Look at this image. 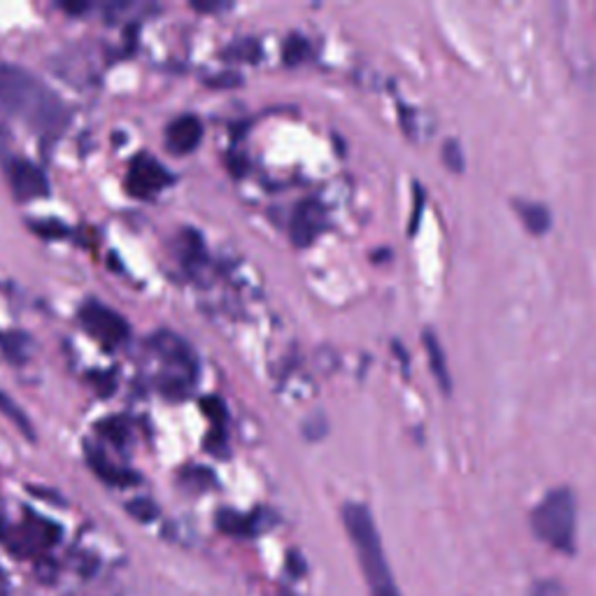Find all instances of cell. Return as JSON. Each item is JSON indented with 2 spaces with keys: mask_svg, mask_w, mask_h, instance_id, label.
Here are the masks:
<instances>
[{
  "mask_svg": "<svg viewBox=\"0 0 596 596\" xmlns=\"http://www.w3.org/2000/svg\"><path fill=\"white\" fill-rule=\"evenodd\" d=\"M0 108L42 136H59L68 123V108L61 98L17 66L0 68Z\"/></svg>",
  "mask_w": 596,
  "mask_h": 596,
  "instance_id": "6da1fadb",
  "label": "cell"
},
{
  "mask_svg": "<svg viewBox=\"0 0 596 596\" xmlns=\"http://www.w3.org/2000/svg\"><path fill=\"white\" fill-rule=\"evenodd\" d=\"M342 525L355 545L361 574L368 585L370 596H401L389 570V562L383 548V540L370 510L361 504L342 506Z\"/></svg>",
  "mask_w": 596,
  "mask_h": 596,
  "instance_id": "7a4b0ae2",
  "label": "cell"
},
{
  "mask_svg": "<svg viewBox=\"0 0 596 596\" xmlns=\"http://www.w3.org/2000/svg\"><path fill=\"white\" fill-rule=\"evenodd\" d=\"M576 496L566 487L550 491L532 513L534 534L566 555L576 550Z\"/></svg>",
  "mask_w": 596,
  "mask_h": 596,
  "instance_id": "3957f363",
  "label": "cell"
},
{
  "mask_svg": "<svg viewBox=\"0 0 596 596\" xmlns=\"http://www.w3.org/2000/svg\"><path fill=\"white\" fill-rule=\"evenodd\" d=\"M80 321L82 327L96 338L101 340L110 347L115 345H121L123 340L129 338L131 329H129V321L123 319L119 312L110 310L108 306L98 304V301H87L80 310Z\"/></svg>",
  "mask_w": 596,
  "mask_h": 596,
  "instance_id": "277c9868",
  "label": "cell"
},
{
  "mask_svg": "<svg viewBox=\"0 0 596 596\" xmlns=\"http://www.w3.org/2000/svg\"><path fill=\"white\" fill-rule=\"evenodd\" d=\"M168 182H170V176L157 159L138 157L129 168L127 189L136 198H149V196H155L157 191H161Z\"/></svg>",
  "mask_w": 596,
  "mask_h": 596,
  "instance_id": "5b68a950",
  "label": "cell"
},
{
  "mask_svg": "<svg viewBox=\"0 0 596 596\" xmlns=\"http://www.w3.org/2000/svg\"><path fill=\"white\" fill-rule=\"evenodd\" d=\"M10 185L21 201H31V198H42L49 193V180L40 166L27 159H14L8 166Z\"/></svg>",
  "mask_w": 596,
  "mask_h": 596,
  "instance_id": "8992f818",
  "label": "cell"
},
{
  "mask_svg": "<svg viewBox=\"0 0 596 596\" xmlns=\"http://www.w3.org/2000/svg\"><path fill=\"white\" fill-rule=\"evenodd\" d=\"M201 140H203V127L193 115L178 117L176 121H170V127L166 129V142L172 155H189L201 145Z\"/></svg>",
  "mask_w": 596,
  "mask_h": 596,
  "instance_id": "52a82bcc",
  "label": "cell"
},
{
  "mask_svg": "<svg viewBox=\"0 0 596 596\" xmlns=\"http://www.w3.org/2000/svg\"><path fill=\"white\" fill-rule=\"evenodd\" d=\"M321 229H325V212H321L319 206L301 203L296 208L289 234L298 247L310 245L319 236Z\"/></svg>",
  "mask_w": 596,
  "mask_h": 596,
  "instance_id": "ba28073f",
  "label": "cell"
},
{
  "mask_svg": "<svg viewBox=\"0 0 596 596\" xmlns=\"http://www.w3.org/2000/svg\"><path fill=\"white\" fill-rule=\"evenodd\" d=\"M517 212L522 217V221H525L527 231L540 236L550 229V212L548 208H543L540 203H517Z\"/></svg>",
  "mask_w": 596,
  "mask_h": 596,
  "instance_id": "9c48e42d",
  "label": "cell"
},
{
  "mask_svg": "<svg viewBox=\"0 0 596 596\" xmlns=\"http://www.w3.org/2000/svg\"><path fill=\"white\" fill-rule=\"evenodd\" d=\"M425 342H427V350H429V361H431V370H434V376H436V380L440 383V387H443L445 391H450L453 383H450V376H447V364H445V355H443V347H440L438 338H436V336H434L431 331H427V336H425Z\"/></svg>",
  "mask_w": 596,
  "mask_h": 596,
  "instance_id": "30bf717a",
  "label": "cell"
},
{
  "mask_svg": "<svg viewBox=\"0 0 596 596\" xmlns=\"http://www.w3.org/2000/svg\"><path fill=\"white\" fill-rule=\"evenodd\" d=\"M0 413H3L12 421V425L23 436H27L29 440H36V434H33V427H31V419L27 415H23V410L10 399V396L6 391H0Z\"/></svg>",
  "mask_w": 596,
  "mask_h": 596,
  "instance_id": "8fae6325",
  "label": "cell"
},
{
  "mask_svg": "<svg viewBox=\"0 0 596 596\" xmlns=\"http://www.w3.org/2000/svg\"><path fill=\"white\" fill-rule=\"evenodd\" d=\"M91 468H93L96 474L101 476L103 480H108V483H112V485H119V487H123V485H129V483H136V480H138L133 474H123V470L112 468V466L103 459V455H91Z\"/></svg>",
  "mask_w": 596,
  "mask_h": 596,
  "instance_id": "7c38bea8",
  "label": "cell"
},
{
  "mask_svg": "<svg viewBox=\"0 0 596 596\" xmlns=\"http://www.w3.org/2000/svg\"><path fill=\"white\" fill-rule=\"evenodd\" d=\"M217 527L224 532V534H234V536H240V534H250V519H245L242 515L234 513V510H221L217 515Z\"/></svg>",
  "mask_w": 596,
  "mask_h": 596,
  "instance_id": "4fadbf2b",
  "label": "cell"
},
{
  "mask_svg": "<svg viewBox=\"0 0 596 596\" xmlns=\"http://www.w3.org/2000/svg\"><path fill=\"white\" fill-rule=\"evenodd\" d=\"M310 52V47L308 42L301 38V36H291L285 44V61L289 66H296V63H301Z\"/></svg>",
  "mask_w": 596,
  "mask_h": 596,
  "instance_id": "5bb4252c",
  "label": "cell"
},
{
  "mask_svg": "<svg viewBox=\"0 0 596 596\" xmlns=\"http://www.w3.org/2000/svg\"><path fill=\"white\" fill-rule=\"evenodd\" d=\"M129 515L136 517L138 522H152L157 515H159V508L149 501V499H136L127 506Z\"/></svg>",
  "mask_w": 596,
  "mask_h": 596,
  "instance_id": "9a60e30c",
  "label": "cell"
},
{
  "mask_svg": "<svg viewBox=\"0 0 596 596\" xmlns=\"http://www.w3.org/2000/svg\"><path fill=\"white\" fill-rule=\"evenodd\" d=\"M229 54H234L231 59H240V61H257L259 59V44L255 40H242L236 47H231Z\"/></svg>",
  "mask_w": 596,
  "mask_h": 596,
  "instance_id": "2e32d148",
  "label": "cell"
},
{
  "mask_svg": "<svg viewBox=\"0 0 596 596\" xmlns=\"http://www.w3.org/2000/svg\"><path fill=\"white\" fill-rule=\"evenodd\" d=\"M443 159H445L447 168L455 170V172H461V168H464V157H461V149H459V145H455V142H447V145H445V149H443Z\"/></svg>",
  "mask_w": 596,
  "mask_h": 596,
  "instance_id": "e0dca14e",
  "label": "cell"
},
{
  "mask_svg": "<svg viewBox=\"0 0 596 596\" xmlns=\"http://www.w3.org/2000/svg\"><path fill=\"white\" fill-rule=\"evenodd\" d=\"M101 434L108 436L115 443H123V438H127V429H123V421L121 419H108V421H103Z\"/></svg>",
  "mask_w": 596,
  "mask_h": 596,
  "instance_id": "ac0fdd59",
  "label": "cell"
},
{
  "mask_svg": "<svg viewBox=\"0 0 596 596\" xmlns=\"http://www.w3.org/2000/svg\"><path fill=\"white\" fill-rule=\"evenodd\" d=\"M201 408H203V413H206L212 421H221V419H224V404H221L219 399H215V396H210V399H206V401L201 404Z\"/></svg>",
  "mask_w": 596,
  "mask_h": 596,
  "instance_id": "d6986e66",
  "label": "cell"
},
{
  "mask_svg": "<svg viewBox=\"0 0 596 596\" xmlns=\"http://www.w3.org/2000/svg\"><path fill=\"white\" fill-rule=\"evenodd\" d=\"M534 596H562V589L555 583H543V585L536 587Z\"/></svg>",
  "mask_w": 596,
  "mask_h": 596,
  "instance_id": "ffe728a7",
  "label": "cell"
},
{
  "mask_svg": "<svg viewBox=\"0 0 596 596\" xmlns=\"http://www.w3.org/2000/svg\"><path fill=\"white\" fill-rule=\"evenodd\" d=\"M59 8L68 14H85L89 10V3H66V0H61Z\"/></svg>",
  "mask_w": 596,
  "mask_h": 596,
  "instance_id": "44dd1931",
  "label": "cell"
},
{
  "mask_svg": "<svg viewBox=\"0 0 596 596\" xmlns=\"http://www.w3.org/2000/svg\"><path fill=\"white\" fill-rule=\"evenodd\" d=\"M191 8L198 10V12H215V10H219L221 6H217V3H191Z\"/></svg>",
  "mask_w": 596,
  "mask_h": 596,
  "instance_id": "7402d4cb",
  "label": "cell"
},
{
  "mask_svg": "<svg viewBox=\"0 0 596 596\" xmlns=\"http://www.w3.org/2000/svg\"><path fill=\"white\" fill-rule=\"evenodd\" d=\"M0 536H3V522H0Z\"/></svg>",
  "mask_w": 596,
  "mask_h": 596,
  "instance_id": "603a6c76",
  "label": "cell"
}]
</instances>
